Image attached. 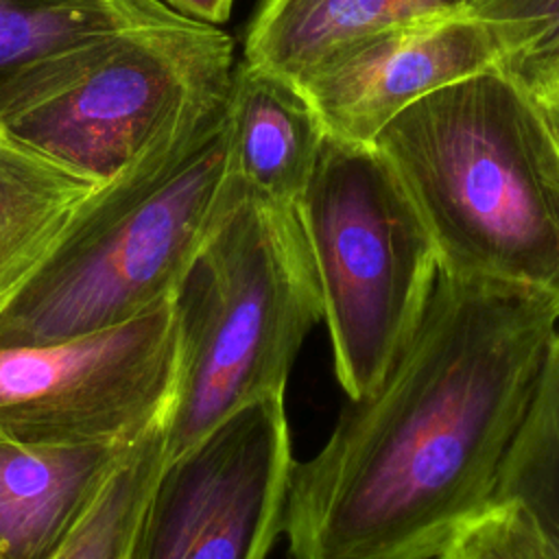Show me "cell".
Returning <instances> with one entry per match:
<instances>
[{
  "instance_id": "obj_7",
  "label": "cell",
  "mask_w": 559,
  "mask_h": 559,
  "mask_svg": "<svg viewBox=\"0 0 559 559\" xmlns=\"http://www.w3.org/2000/svg\"><path fill=\"white\" fill-rule=\"evenodd\" d=\"M170 297L114 328L0 347V435L31 445L133 441L168 419L179 371Z\"/></svg>"
},
{
  "instance_id": "obj_9",
  "label": "cell",
  "mask_w": 559,
  "mask_h": 559,
  "mask_svg": "<svg viewBox=\"0 0 559 559\" xmlns=\"http://www.w3.org/2000/svg\"><path fill=\"white\" fill-rule=\"evenodd\" d=\"M498 63L500 46L491 28L469 11H459L360 37L295 83L328 135L373 142L408 105Z\"/></svg>"
},
{
  "instance_id": "obj_8",
  "label": "cell",
  "mask_w": 559,
  "mask_h": 559,
  "mask_svg": "<svg viewBox=\"0 0 559 559\" xmlns=\"http://www.w3.org/2000/svg\"><path fill=\"white\" fill-rule=\"evenodd\" d=\"M293 467L284 395L238 408L164 461L131 559H266Z\"/></svg>"
},
{
  "instance_id": "obj_17",
  "label": "cell",
  "mask_w": 559,
  "mask_h": 559,
  "mask_svg": "<svg viewBox=\"0 0 559 559\" xmlns=\"http://www.w3.org/2000/svg\"><path fill=\"white\" fill-rule=\"evenodd\" d=\"M498 46V68L539 100L555 90L559 74V0H472Z\"/></svg>"
},
{
  "instance_id": "obj_12",
  "label": "cell",
  "mask_w": 559,
  "mask_h": 559,
  "mask_svg": "<svg viewBox=\"0 0 559 559\" xmlns=\"http://www.w3.org/2000/svg\"><path fill=\"white\" fill-rule=\"evenodd\" d=\"M162 0H0V116L61 79L94 41Z\"/></svg>"
},
{
  "instance_id": "obj_5",
  "label": "cell",
  "mask_w": 559,
  "mask_h": 559,
  "mask_svg": "<svg viewBox=\"0 0 559 559\" xmlns=\"http://www.w3.org/2000/svg\"><path fill=\"white\" fill-rule=\"evenodd\" d=\"M295 212L321 290L336 380L358 400L382 382L426 314L439 277L432 236L373 142L328 133Z\"/></svg>"
},
{
  "instance_id": "obj_14",
  "label": "cell",
  "mask_w": 559,
  "mask_h": 559,
  "mask_svg": "<svg viewBox=\"0 0 559 559\" xmlns=\"http://www.w3.org/2000/svg\"><path fill=\"white\" fill-rule=\"evenodd\" d=\"M96 186L0 131V304L46 258Z\"/></svg>"
},
{
  "instance_id": "obj_11",
  "label": "cell",
  "mask_w": 559,
  "mask_h": 559,
  "mask_svg": "<svg viewBox=\"0 0 559 559\" xmlns=\"http://www.w3.org/2000/svg\"><path fill=\"white\" fill-rule=\"evenodd\" d=\"M227 127L231 173L255 192L295 205L325 138L301 87L242 59L234 70Z\"/></svg>"
},
{
  "instance_id": "obj_13",
  "label": "cell",
  "mask_w": 559,
  "mask_h": 559,
  "mask_svg": "<svg viewBox=\"0 0 559 559\" xmlns=\"http://www.w3.org/2000/svg\"><path fill=\"white\" fill-rule=\"evenodd\" d=\"M472 0H260L245 61L301 79L334 50L376 31L467 11Z\"/></svg>"
},
{
  "instance_id": "obj_21",
  "label": "cell",
  "mask_w": 559,
  "mask_h": 559,
  "mask_svg": "<svg viewBox=\"0 0 559 559\" xmlns=\"http://www.w3.org/2000/svg\"><path fill=\"white\" fill-rule=\"evenodd\" d=\"M548 98H557L559 100V74H557V81H555V90H552V94ZM548 98H544V100H548Z\"/></svg>"
},
{
  "instance_id": "obj_16",
  "label": "cell",
  "mask_w": 559,
  "mask_h": 559,
  "mask_svg": "<svg viewBox=\"0 0 559 559\" xmlns=\"http://www.w3.org/2000/svg\"><path fill=\"white\" fill-rule=\"evenodd\" d=\"M166 421L151 426L52 559H131L142 511L164 465Z\"/></svg>"
},
{
  "instance_id": "obj_1",
  "label": "cell",
  "mask_w": 559,
  "mask_h": 559,
  "mask_svg": "<svg viewBox=\"0 0 559 559\" xmlns=\"http://www.w3.org/2000/svg\"><path fill=\"white\" fill-rule=\"evenodd\" d=\"M557 330L559 297L439 273L382 382L295 463L290 559H437L493 502Z\"/></svg>"
},
{
  "instance_id": "obj_18",
  "label": "cell",
  "mask_w": 559,
  "mask_h": 559,
  "mask_svg": "<svg viewBox=\"0 0 559 559\" xmlns=\"http://www.w3.org/2000/svg\"><path fill=\"white\" fill-rule=\"evenodd\" d=\"M437 559H542V552L524 513L509 500H493Z\"/></svg>"
},
{
  "instance_id": "obj_10",
  "label": "cell",
  "mask_w": 559,
  "mask_h": 559,
  "mask_svg": "<svg viewBox=\"0 0 559 559\" xmlns=\"http://www.w3.org/2000/svg\"><path fill=\"white\" fill-rule=\"evenodd\" d=\"M135 441L31 445L0 435V559H52Z\"/></svg>"
},
{
  "instance_id": "obj_4",
  "label": "cell",
  "mask_w": 559,
  "mask_h": 559,
  "mask_svg": "<svg viewBox=\"0 0 559 559\" xmlns=\"http://www.w3.org/2000/svg\"><path fill=\"white\" fill-rule=\"evenodd\" d=\"M179 371L164 461L238 408L284 395L295 356L323 319L295 205L231 173L216 214L173 290Z\"/></svg>"
},
{
  "instance_id": "obj_20",
  "label": "cell",
  "mask_w": 559,
  "mask_h": 559,
  "mask_svg": "<svg viewBox=\"0 0 559 559\" xmlns=\"http://www.w3.org/2000/svg\"><path fill=\"white\" fill-rule=\"evenodd\" d=\"M542 107H544V114L548 118V124L559 142V100L557 98H548V100H542Z\"/></svg>"
},
{
  "instance_id": "obj_19",
  "label": "cell",
  "mask_w": 559,
  "mask_h": 559,
  "mask_svg": "<svg viewBox=\"0 0 559 559\" xmlns=\"http://www.w3.org/2000/svg\"><path fill=\"white\" fill-rule=\"evenodd\" d=\"M173 11L205 24H223L231 13L234 0H162Z\"/></svg>"
},
{
  "instance_id": "obj_15",
  "label": "cell",
  "mask_w": 559,
  "mask_h": 559,
  "mask_svg": "<svg viewBox=\"0 0 559 559\" xmlns=\"http://www.w3.org/2000/svg\"><path fill=\"white\" fill-rule=\"evenodd\" d=\"M493 500H509L524 513L542 559H559V330L528 413L502 461Z\"/></svg>"
},
{
  "instance_id": "obj_6",
  "label": "cell",
  "mask_w": 559,
  "mask_h": 559,
  "mask_svg": "<svg viewBox=\"0 0 559 559\" xmlns=\"http://www.w3.org/2000/svg\"><path fill=\"white\" fill-rule=\"evenodd\" d=\"M231 37L162 4L83 48L63 76L0 116V131L98 183L168 133L227 109Z\"/></svg>"
},
{
  "instance_id": "obj_3",
  "label": "cell",
  "mask_w": 559,
  "mask_h": 559,
  "mask_svg": "<svg viewBox=\"0 0 559 559\" xmlns=\"http://www.w3.org/2000/svg\"><path fill=\"white\" fill-rule=\"evenodd\" d=\"M227 177L225 109L168 133L96 186L46 258L0 304V347L114 328L168 299Z\"/></svg>"
},
{
  "instance_id": "obj_2",
  "label": "cell",
  "mask_w": 559,
  "mask_h": 559,
  "mask_svg": "<svg viewBox=\"0 0 559 559\" xmlns=\"http://www.w3.org/2000/svg\"><path fill=\"white\" fill-rule=\"evenodd\" d=\"M373 144L417 205L439 273L559 297V142L500 68L397 114Z\"/></svg>"
}]
</instances>
